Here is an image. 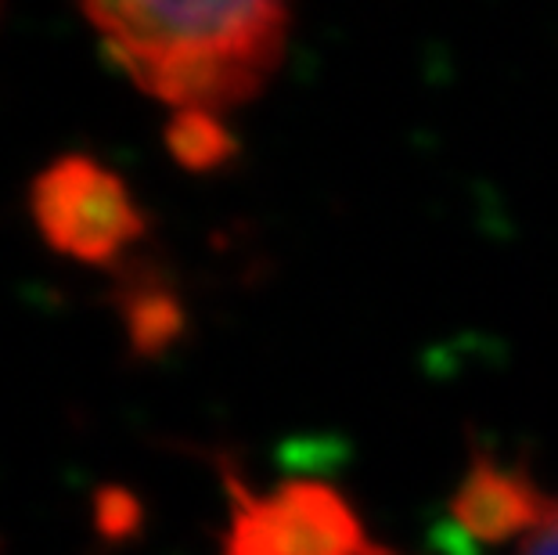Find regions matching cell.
I'll use <instances>...</instances> for the list:
<instances>
[{"instance_id": "2", "label": "cell", "mask_w": 558, "mask_h": 555, "mask_svg": "<svg viewBox=\"0 0 558 555\" xmlns=\"http://www.w3.org/2000/svg\"><path fill=\"white\" fill-rule=\"evenodd\" d=\"M223 555H393L367 534L353 505L320 480H284L256 494L223 466Z\"/></svg>"}, {"instance_id": "1", "label": "cell", "mask_w": 558, "mask_h": 555, "mask_svg": "<svg viewBox=\"0 0 558 555\" xmlns=\"http://www.w3.org/2000/svg\"><path fill=\"white\" fill-rule=\"evenodd\" d=\"M80 15L98 29L105 55L173 112L253 101L281 65L289 37V11L270 0H101Z\"/></svg>"}, {"instance_id": "3", "label": "cell", "mask_w": 558, "mask_h": 555, "mask_svg": "<svg viewBox=\"0 0 558 555\" xmlns=\"http://www.w3.org/2000/svg\"><path fill=\"white\" fill-rule=\"evenodd\" d=\"M29 217L47 250L87 267H120L148 231L123 177L87 152H65L33 177Z\"/></svg>"}, {"instance_id": "7", "label": "cell", "mask_w": 558, "mask_h": 555, "mask_svg": "<svg viewBox=\"0 0 558 555\" xmlns=\"http://www.w3.org/2000/svg\"><path fill=\"white\" fill-rule=\"evenodd\" d=\"M94 519H98V530L105 538H134L141 527V502L123 487H101L98 505H94Z\"/></svg>"}, {"instance_id": "4", "label": "cell", "mask_w": 558, "mask_h": 555, "mask_svg": "<svg viewBox=\"0 0 558 555\" xmlns=\"http://www.w3.org/2000/svg\"><path fill=\"white\" fill-rule=\"evenodd\" d=\"M548 505L551 498L522 469H505L490 455H476L450 498V516L469 538L505 545L512 538H530L548 516Z\"/></svg>"}, {"instance_id": "6", "label": "cell", "mask_w": 558, "mask_h": 555, "mask_svg": "<svg viewBox=\"0 0 558 555\" xmlns=\"http://www.w3.org/2000/svg\"><path fill=\"white\" fill-rule=\"evenodd\" d=\"M162 141L177 167L192 173H213L239 156V137L231 134V126L217 112H202V109L173 112L162 130Z\"/></svg>"}, {"instance_id": "8", "label": "cell", "mask_w": 558, "mask_h": 555, "mask_svg": "<svg viewBox=\"0 0 558 555\" xmlns=\"http://www.w3.org/2000/svg\"><path fill=\"white\" fill-rule=\"evenodd\" d=\"M519 555H558V498H551L544 523L530 538H522Z\"/></svg>"}, {"instance_id": "5", "label": "cell", "mask_w": 558, "mask_h": 555, "mask_svg": "<svg viewBox=\"0 0 558 555\" xmlns=\"http://www.w3.org/2000/svg\"><path fill=\"white\" fill-rule=\"evenodd\" d=\"M116 306H120L126 339L137 358H159L184 333V306L159 278L137 275L134 281H126L116 297Z\"/></svg>"}]
</instances>
